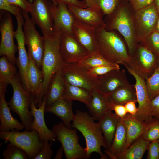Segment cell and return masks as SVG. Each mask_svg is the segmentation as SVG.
<instances>
[{"mask_svg": "<svg viewBox=\"0 0 159 159\" xmlns=\"http://www.w3.org/2000/svg\"><path fill=\"white\" fill-rule=\"evenodd\" d=\"M5 92L6 90L3 91L0 95V131H7L14 129L17 131L21 130L24 127L12 115L11 109L5 99Z\"/></svg>", "mask_w": 159, "mask_h": 159, "instance_id": "cb8c5ba5", "label": "cell"}, {"mask_svg": "<svg viewBox=\"0 0 159 159\" xmlns=\"http://www.w3.org/2000/svg\"><path fill=\"white\" fill-rule=\"evenodd\" d=\"M98 53L113 64H127L131 58L125 44L115 30H96Z\"/></svg>", "mask_w": 159, "mask_h": 159, "instance_id": "277c9868", "label": "cell"}, {"mask_svg": "<svg viewBox=\"0 0 159 159\" xmlns=\"http://www.w3.org/2000/svg\"><path fill=\"white\" fill-rule=\"evenodd\" d=\"M95 120L87 112L77 110L72 127L80 131L85 139L87 158H90L93 152H96L100 155V159H107L101 149L103 147L107 150L104 138L99 122H95Z\"/></svg>", "mask_w": 159, "mask_h": 159, "instance_id": "3957f363", "label": "cell"}, {"mask_svg": "<svg viewBox=\"0 0 159 159\" xmlns=\"http://www.w3.org/2000/svg\"><path fill=\"white\" fill-rule=\"evenodd\" d=\"M109 102L112 104L124 105L127 102H137V96L134 85L130 83L122 87L107 95Z\"/></svg>", "mask_w": 159, "mask_h": 159, "instance_id": "4dcf8cb0", "label": "cell"}, {"mask_svg": "<svg viewBox=\"0 0 159 159\" xmlns=\"http://www.w3.org/2000/svg\"><path fill=\"white\" fill-rule=\"evenodd\" d=\"M47 100L46 93L44 96L42 104L38 108H36L33 97L32 96L31 100L30 112L34 117L31 124V130H34L38 132L40 140H45L52 141L55 140L56 136L52 130L49 129L45 123L44 112L46 107Z\"/></svg>", "mask_w": 159, "mask_h": 159, "instance_id": "e0dca14e", "label": "cell"}, {"mask_svg": "<svg viewBox=\"0 0 159 159\" xmlns=\"http://www.w3.org/2000/svg\"><path fill=\"white\" fill-rule=\"evenodd\" d=\"M158 159H159V148H158Z\"/></svg>", "mask_w": 159, "mask_h": 159, "instance_id": "6f0895ef", "label": "cell"}, {"mask_svg": "<svg viewBox=\"0 0 159 159\" xmlns=\"http://www.w3.org/2000/svg\"><path fill=\"white\" fill-rule=\"evenodd\" d=\"M49 0V1H52V0ZM28 1H29V2H32V1L33 0H29Z\"/></svg>", "mask_w": 159, "mask_h": 159, "instance_id": "11a10c76", "label": "cell"}, {"mask_svg": "<svg viewBox=\"0 0 159 159\" xmlns=\"http://www.w3.org/2000/svg\"><path fill=\"white\" fill-rule=\"evenodd\" d=\"M62 33L60 31L54 29L52 35L44 36V49L41 70L43 81L38 94L34 99L35 104H37L39 107L47 91L53 77L59 71L62 69L66 64L62 58L59 50Z\"/></svg>", "mask_w": 159, "mask_h": 159, "instance_id": "6da1fadb", "label": "cell"}, {"mask_svg": "<svg viewBox=\"0 0 159 159\" xmlns=\"http://www.w3.org/2000/svg\"><path fill=\"white\" fill-rule=\"evenodd\" d=\"M1 39L0 55L5 56L12 64L16 63L17 48L14 42V32L12 18L9 13L2 17L0 25Z\"/></svg>", "mask_w": 159, "mask_h": 159, "instance_id": "2e32d148", "label": "cell"}, {"mask_svg": "<svg viewBox=\"0 0 159 159\" xmlns=\"http://www.w3.org/2000/svg\"><path fill=\"white\" fill-rule=\"evenodd\" d=\"M52 2L55 5L63 3L67 6H74L87 8V6L84 0L81 1L78 0H52Z\"/></svg>", "mask_w": 159, "mask_h": 159, "instance_id": "bcb514c9", "label": "cell"}, {"mask_svg": "<svg viewBox=\"0 0 159 159\" xmlns=\"http://www.w3.org/2000/svg\"><path fill=\"white\" fill-rule=\"evenodd\" d=\"M144 140L151 142L159 139V120L153 118L148 124L141 135Z\"/></svg>", "mask_w": 159, "mask_h": 159, "instance_id": "d590c367", "label": "cell"}, {"mask_svg": "<svg viewBox=\"0 0 159 159\" xmlns=\"http://www.w3.org/2000/svg\"><path fill=\"white\" fill-rule=\"evenodd\" d=\"M137 102L134 101H130L126 103L125 105L127 112L132 115L135 116L138 111V107L136 106Z\"/></svg>", "mask_w": 159, "mask_h": 159, "instance_id": "681fc988", "label": "cell"}, {"mask_svg": "<svg viewBox=\"0 0 159 159\" xmlns=\"http://www.w3.org/2000/svg\"><path fill=\"white\" fill-rule=\"evenodd\" d=\"M159 142L155 141L150 142L148 150L147 159H158Z\"/></svg>", "mask_w": 159, "mask_h": 159, "instance_id": "7bdbcfd3", "label": "cell"}, {"mask_svg": "<svg viewBox=\"0 0 159 159\" xmlns=\"http://www.w3.org/2000/svg\"><path fill=\"white\" fill-rule=\"evenodd\" d=\"M65 83L62 69L54 76L50 82L46 93V107L50 106L56 101L64 97Z\"/></svg>", "mask_w": 159, "mask_h": 159, "instance_id": "4316f807", "label": "cell"}, {"mask_svg": "<svg viewBox=\"0 0 159 159\" xmlns=\"http://www.w3.org/2000/svg\"><path fill=\"white\" fill-rule=\"evenodd\" d=\"M120 69L119 64L115 65H101L88 69L89 73L91 75L98 77L104 75L109 72L116 69Z\"/></svg>", "mask_w": 159, "mask_h": 159, "instance_id": "ab89813d", "label": "cell"}, {"mask_svg": "<svg viewBox=\"0 0 159 159\" xmlns=\"http://www.w3.org/2000/svg\"><path fill=\"white\" fill-rule=\"evenodd\" d=\"M134 16L137 40L141 43L154 30L159 17L154 1L146 7L134 11Z\"/></svg>", "mask_w": 159, "mask_h": 159, "instance_id": "30bf717a", "label": "cell"}, {"mask_svg": "<svg viewBox=\"0 0 159 159\" xmlns=\"http://www.w3.org/2000/svg\"><path fill=\"white\" fill-rule=\"evenodd\" d=\"M64 152V149L62 146H61L56 153L54 159H62Z\"/></svg>", "mask_w": 159, "mask_h": 159, "instance_id": "f907efd6", "label": "cell"}, {"mask_svg": "<svg viewBox=\"0 0 159 159\" xmlns=\"http://www.w3.org/2000/svg\"><path fill=\"white\" fill-rule=\"evenodd\" d=\"M153 52L158 57L159 56V32L154 31L146 39L140 43Z\"/></svg>", "mask_w": 159, "mask_h": 159, "instance_id": "f35d334b", "label": "cell"}, {"mask_svg": "<svg viewBox=\"0 0 159 159\" xmlns=\"http://www.w3.org/2000/svg\"><path fill=\"white\" fill-rule=\"evenodd\" d=\"M50 1L48 0H33L30 2L31 18L40 28L45 37L52 35L54 31Z\"/></svg>", "mask_w": 159, "mask_h": 159, "instance_id": "4fadbf2b", "label": "cell"}, {"mask_svg": "<svg viewBox=\"0 0 159 159\" xmlns=\"http://www.w3.org/2000/svg\"><path fill=\"white\" fill-rule=\"evenodd\" d=\"M148 96L151 100L159 95V67H156L152 75L145 80Z\"/></svg>", "mask_w": 159, "mask_h": 159, "instance_id": "8d00e7d4", "label": "cell"}, {"mask_svg": "<svg viewBox=\"0 0 159 159\" xmlns=\"http://www.w3.org/2000/svg\"><path fill=\"white\" fill-rule=\"evenodd\" d=\"M125 1L129 2L130 0H122Z\"/></svg>", "mask_w": 159, "mask_h": 159, "instance_id": "9f6ffc18", "label": "cell"}, {"mask_svg": "<svg viewBox=\"0 0 159 159\" xmlns=\"http://www.w3.org/2000/svg\"><path fill=\"white\" fill-rule=\"evenodd\" d=\"M157 66L159 67V56L158 57Z\"/></svg>", "mask_w": 159, "mask_h": 159, "instance_id": "db71d44e", "label": "cell"}, {"mask_svg": "<svg viewBox=\"0 0 159 159\" xmlns=\"http://www.w3.org/2000/svg\"><path fill=\"white\" fill-rule=\"evenodd\" d=\"M123 65L129 73L134 77L135 80L134 85L138 106L137 112L134 116L139 120L147 124L151 120L153 116L151 100L148 96L145 80L139 76L127 65Z\"/></svg>", "mask_w": 159, "mask_h": 159, "instance_id": "7c38bea8", "label": "cell"}, {"mask_svg": "<svg viewBox=\"0 0 159 159\" xmlns=\"http://www.w3.org/2000/svg\"><path fill=\"white\" fill-rule=\"evenodd\" d=\"M122 0H84L87 7H95L100 9L104 15L112 13Z\"/></svg>", "mask_w": 159, "mask_h": 159, "instance_id": "e575fe53", "label": "cell"}, {"mask_svg": "<svg viewBox=\"0 0 159 159\" xmlns=\"http://www.w3.org/2000/svg\"><path fill=\"white\" fill-rule=\"evenodd\" d=\"M24 21L23 29L25 44L28 46V53L37 66L42 68L44 49V38L36 30L35 24L28 13L22 11Z\"/></svg>", "mask_w": 159, "mask_h": 159, "instance_id": "ba28073f", "label": "cell"}, {"mask_svg": "<svg viewBox=\"0 0 159 159\" xmlns=\"http://www.w3.org/2000/svg\"><path fill=\"white\" fill-rule=\"evenodd\" d=\"M29 63L27 73L29 92L34 99L38 94L42 87L43 76L41 71L28 54Z\"/></svg>", "mask_w": 159, "mask_h": 159, "instance_id": "f1b7e54d", "label": "cell"}, {"mask_svg": "<svg viewBox=\"0 0 159 159\" xmlns=\"http://www.w3.org/2000/svg\"><path fill=\"white\" fill-rule=\"evenodd\" d=\"M16 70L14 64L5 56L0 58V95L6 90L7 85L16 75Z\"/></svg>", "mask_w": 159, "mask_h": 159, "instance_id": "1f68e13d", "label": "cell"}, {"mask_svg": "<svg viewBox=\"0 0 159 159\" xmlns=\"http://www.w3.org/2000/svg\"><path fill=\"white\" fill-rule=\"evenodd\" d=\"M154 2L159 15V0H154Z\"/></svg>", "mask_w": 159, "mask_h": 159, "instance_id": "816d5d0a", "label": "cell"}, {"mask_svg": "<svg viewBox=\"0 0 159 159\" xmlns=\"http://www.w3.org/2000/svg\"><path fill=\"white\" fill-rule=\"evenodd\" d=\"M110 104L112 111H114L115 114L120 118H123L128 113L124 105L112 104Z\"/></svg>", "mask_w": 159, "mask_h": 159, "instance_id": "7dc6e473", "label": "cell"}, {"mask_svg": "<svg viewBox=\"0 0 159 159\" xmlns=\"http://www.w3.org/2000/svg\"><path fill=\"white\" fill-rule=\"evenodd\" d=\"M157 141H158V142H159V139H158L157 140Z\"/></svg>", "mask_w": 159, "mask_h": 159, "instance_id": "680465c9", "label": "cell"}, {"mask_svg": "<svg viewBox=\"0 0 159 159\" xmlns=\"http://www.w3.org/2000/svg\"><path fill=\"white\" fill-rule=\"evenodd\" d=\"M77 63L80 66L88 69L101 65H115L104 58L98 52L90 54Z\"/></svg>", "mask_w": 159, "mask_h": 159, "instance_id": "836d02e7", "label": "cell"}, {"mask_svg": "<svg viewBox=\"0 0 159 159\" xmlns=\"http://www.w3.org/2000/svg\"><path fill=\"white\" fill-rule=\"evenodd\" d=\"M52 130L61 144L66 159H87L85 148L79 143L76 129L68 128L60 122L54 125Z\"/></svg>", "mask_w": 159, "mask_h": 159, "instance_id": "52a82bcc", "label": "cell"}, {"mask_svg": "<svg viewBox=\"0 0 159 159\" xmlns=\"http://www.w3.org/2000/svg\"><path fill=\"white\" fill-rule=\"evenodd\" d=\"M98 89L108 95L118 88L130 84L124 69L112 71L97 77Z\"/></svg>", "mask_w": 159, "mask_h": 159, "instance_id": "44dd1931", "label": "cell"}, {"mask_svg": "<svg viewBox=\"0 0 159 159\" xmlns=\"http://www.w3.org/2000/svg\"><path fill=\"white\" fill-rule=\"evenodd\" d=\"M62 71L65 81L71 85L83 88L91 92L98 89L97 77L90 74L88 69L76 62L66 64Z\"/></svg>", "mask_w": 159, "mask_h": 159, "instance_id": "8fae6325", "label": "cell"}, {"mask_svg": "<svg viewBox=\"0 0 159 159\" xmlns=\"http://www.w3.org/2000/svg\"><path fill=\"white\" fill-rule=\"evenodd\" d=\"M158 57L139 43L134 55L127 64L142 78L145 80L150 76L157 67Z\"/></svg>", "mask_w": 159, "mask_h": 159, "instance_id": "9c48e42d", "label": "cell"}, {"mask_svg": "<svg viewBox=\"0 0 159 159\" xmlns=\"http://www.w3.org/2000/svg\"><path fill=\"white\" fill-rule=\"evenodd\" d=\"M11 4L20 8L22 11L29 13L31 3L27 0H7Z\"/></svg>", "mask_w": 159, "mask_h": 159, "instance_id": "ee69618b", "label": "cell"}, {"mask_svg": "<svg viewBox=\"0 0 159 159\" xmlns=\"http://www.w3.org/2000/svg\"><path fill=\"white\" fill-rule=\"evenodd\" d=\"M122 119L126 129L127 143L126 149L141 135L147 124L140 121L134 116L128 113Z\"/></svg>", "mask_w": 159, "mask_h": 159, "instance_id": "83f0119b", "label": "cell"}, {"mask_svg": "<svg viewBox=\"0 0 159 159\" xmlns=\"http://www.w3.org/2000/svg\"><path fill=\"white\" fill-rule=\"evenodd\" d=\"M92 97L87 105L91 116L99 120L105 115L112 111L107 96L96 89L91 92Z\"/></svg>", "mask_w": 159, "mask_h": 159, "instance_id": "603a6c76", "label": "cell"}, {"mask_svg": "<svg viewBox=\"0 0 159 159\" xmlns=\"http://www.w3.org/2000/svg\"><path fill=\"white\" fill-rule=\"evenodd\" d=\"M64 97L72 100H76L86 105L90 102L91 92L83 88L71 85L65 81Z\"/></svg>", "mask_w": 159, "mask_h": 159, "instance_id": "d6a6232c", "label": "cell"}, {"mask_svg": "<svg viewBox=\"0 0 159 159\" xmlns=\"http://www.w3.org/2000/svg\"><path fill=\"white\" fill-rule=\"evenodd\" d=\"M150 142L141 136L129 147L115 156L113 159H141Z\"/></svg>", "mask_w": 159, "mask_h": 159, "instance_id": "f546056e", "label": "cell"}, {"mask_svg": "<svg viewBox=\"0 0 159 159\" xmlns=\"http://www.w3.org/2000/svg\"><path fill=\"white\" fill-rule=\"evenodd\" d=\"M127 143V134L125 126L120 119L117 126L115 133L108 150L105 152L110 158L123 152L126 148Z\"/></svg>", "mask_w": 159, "mask_h": 159, "instance_id": "484cf974", "label": "cell"}, {"mask_svg": "<svg viewBox=\"0 0 159 159\" xmlns=\"http://www.w3.org/2000/svg\"><path fill=\"white\" fill-rule=\"evenodd\" d=\"M4 159H27V153L19 147L11 143H8L3 154Z\"/></svg>", "mask_w": 159, "mask_h": 159, "instance_id": "74e56055", "label": "cell"}, {"mask_svg": "<svg viewBox=\"0 0 159 159\" xmlns=\"http://www.w3.org/2000/svg\"><path fill=\"white\" fill-rule=\"evenodd\" d=\"M0 9L12 14L15 16L22 11L19 8L10 3L7 0H0Z\"/></svg>", "mask_w": 159, "mask_h": 159, "instance_id": "b9f144b4", "label": "cell"}, {"mask_svg": "<svg viewBox=\"0 0 159 159\" xmlns=\"http://www.w3.org/2000/svg\"><path fill=\"white\" fill-rule=\"evenodd\" d=\"M154 0H130V4L134 11L146 7L152 4Z\"/></svg>", "mask_w": 159, "mask_h": 159, "instance_id": "f6af8a7d", "label": "cell"}, {"mask_svg": "<svg viewBox=\"0 0 159 159\" xmlns=\"http://www.w3.org/2000/svg\"><path fill=\"white\" fill-rule=\"evenodd\" d=\"M105 29L117 30L123 37L129 53L134 55L139 44L136 33L134 11L129 2L122 0L115 9L104 19Z\"/></svg>", "mask_w": 159, "mask_h": 159, "instance_id": "7a4b0ae2", "label": "cell"}, {"mask_svg": "<svg viewBox=\"0 0 159 159\" xmlns=\"http://www.w3.org/2000/svg\"><path fill=\"white\" fill-rule=\"evenodd\" d=\"M120 119L111 111L102 116L99 120L107 150L112 144L117 124Z\"/></svg>", "mask_w": 159, "mask_h": 159, "instance_id": "d4e9b609", "label": "cell"}, {"mask_svg": "<svg viewBox=\"0 0 159 159\" xmlns=\"http://www.w3.org/2000/svg\"><path fill=\"white\" fill-rule=\"evenodd\" d=\"M50 8L54 23V29L62 32L72 33V27L76 19L67 5L54 4L50 1Z\"/></svg>", "mask_w": 159, "mask_h": 159, "instance_id": "d6986e66", "label": "cell"}, {"mask_svg": "<svg viewBox=\"0 0 159 159\" xmlns=\"http://www.w3.org/2000/svg\"><path fill=\"white\" fill-rule=\"evenodd\" d=\"M153 116L159 120V95L151 100Z\"/></svg>", "mask_w": 159, "mask_h": 159, "instance_id": "c3c4849f", "label": "cell"}, {"mask_svg": "<svg viewBox=\"0 0 159 159\" xmlns=\"http://www.w3.org/2000/svg\"><path fill=\"white\" fill-rule=\"evenodd\" d=\"M72 100L63 97L46 107L45 112L54 114L62 120L66 127L72 128L71 122L75 117L72 111Z\"/></svg>", "mask_w": 159, "mask_h": 159, "instance_id": "7402d4cb", "label": "cell"}, {"mask_svg": "<svg viewBox=\"0 0 159 159\" xmlns=\"http://www.w3.org/2000/svg\"><path fill=\"white\" fill-rule=\"evenodd\" d=\"M13 91V96L8 102L11 110L19 116L21 123L26 130H31L33 117L29 111L32 96L21 84L17 75L11 80Z\"/></svg>", "mask_w": 159, "mask_h": 159, "instance_id": "5b68a950", "label": "cell"}, {"mask_svg": "<svg viewBox=\"0 0 159 159\" xmlns=\"http://www.w3.org/2000/svg\"><path fill=\"white\" fill-rule=\"evenodd\" d=\"M59 50L62 58L66 64L77 62L90 54L72 33L67 32L62 33Z\"/></svg>", "mask_w": 159, "mask_h": 159, "instance_id": "9a60e30c", "label": "cell"}, {"mask_svg": "<svg viewBox=\"0 0 159 159\" xmlns=\"http://www.w3.org/2000/svg\"><path fill=\"white\" fill-rule=\"evenodd\" d=\"M154 31L159 32V17L157 21Z\"/></svg>", "mask_w": 159, "mask_h": 159, "instance_id": "f5cc1de1", "label": "cell"}, {"mask_svg": "<svg viewBox=\"0 0 159 159\" xmlns=\"http://www.w3.org/2000/svg\"><path fill=\"white\" fill-rule=\"evenodd\" d=\"M15 17L17 26L16 30L14 32V37L16 40L18 53L16 62L22 85L24 88L29 92L27 79L29 58L25 46L26 44L23 29L24 20L22 11H20Z\"/></svg>", "mask_w": 159, "mask_h": 159, "instance_id": "5bb4252c", "label": "cell"}, {"mask_svg": "<svg viewBox=\"0 0 159 159\" xmlns=\"http://www.w3.org/2000/svg\"><path fill=\"white\" fill-rule=\"evenodd\" d=\"M76 19L95 28L96 30L105 28L103 12L95 7L83 8L74 6H67Z\"/></svg>", "mask_w": 159, "mask_h": 159, "instance_id": "ffe728a7", "label": "cell"}, {"mask_svg": "<svg viewBox=\"0 0 159 159\" xmlns=\"http://www.w3.org/2000/svg\"><path fill=\"white\" fill-rule=\"evenodd\" d=\"M49 140H45L41 150L33 159H50L53 154L51 149L52 141L49 142Z\"/></svg>", "mask_w": 159, "mask_h": 159, "instance_id": "60d3db41", "label": "cell"}, {"mask_svg": "<svg viewBox=\"0 0 159 159\" xmlns=\"http://www.w3.org/2000/svg\"><path fill=\"white\" fill-rule=\"evenodd\" d=\"M0 138L23 150L29 159H34L43 144V141L40 140L38 132L34 130H26L22 132L14 129L10 131H0Z\"/></svg>", "mask_w": 159, "mask_h": 159, "instance_id": "8992f818", "label": "cell"}, {"mask_svg": "<svg viewBox=\"0 0 159 159\" xmlns=\"http://www.w3.org/2000/svg\"><path fill=\"white\" fill-rule=\"evenodd\" d=\"M96 29L76 19L72 33L81 45L90 54L98 52Z\"/></svg>", "mask_w": 159, "mask_h": 159, "instance_id": "ac0fdd59", "label": "cell"}]
</instances>
